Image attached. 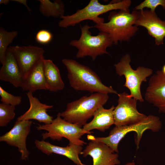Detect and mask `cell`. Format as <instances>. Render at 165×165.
<instances>
[{"instance_id":"6da1fadb","label":"cell","mask_w":165,"mask_h":165,"mask_svg":"<svg viewBox=\"0 0 165 165\" xmlns=\"http://www.w3.org/2000/svg\"><path fill=\"white\" fill-rule=\"evenodd\" d=\"M62 62L67 70L70 85L75 90L118 94L111 86L103 84L97 75L88 67L71 59L65 58Z\"/></svg>"},{"instance_id":"3957f363","label":"cell","mask_w":165,"mask_h":165,"mask_svg":"<svg viewBox=\"0 0 165 165\" xmlns=\"http://www.w3.org/2000/svg\"><path fill=\"white\" fill-rule=\"evenodd\" d=\"M162 123L159 117L153 115H149L141 121L130 125L121 127L115 126L106 137H96L90 134L87 138L90 141H95L104 143L116 153L118 152V145L121 140L128 133L134 131L136 134L135 143L137 149L143 134L147 130L153 132L159 131L162 127Z\"/></svg>"},{"instance_id":"484cf974","label":"cell","mask_w":165,"mask_h":165,"mask_svg":"<svg viewBox=\"0 0 165 165\" xmlns=\"http://www.w3.org/2000/svg\"><path fill=\"white\" fill-rule=\"evenodd\" d=\"M53 35L51 32L46 30H41L36 34L35 40L38 43L41 44H46L52 39Z\"/></svg>"},{"instance_id":"7402d4cb","label":"cell","mask_w":165,"mask_h":165,"mask_svg":"<svg viewBox=\"0 0 165 165\" xmlns=\"http://www.w3.org/2000/svg\"><path fill=\"white\" fill-rule=\"evenodd\" d=\"M16 31H8L0 28V62L2 64L5 62L8 46L17 35Z\"/></svg>"},{"instance_id":"9c48e42d","label":"cell","mask_w":165,"mask_h":165,"mask_svg":"<svg viewBox=\"0 0 165 165\" xmlns=\"http://www.w3.org/2000/svg\"><path fill=\"white\" fill-rule=\"evenodd\" d=\"M125 92L118 94V105L113 111L114 125L121 127L137 123L147 116L139 112L137 108V101L128 96Z\"/></svg>"},{"instance_id":"5b68a950","label":"cell","mask_w":165,"mask_h":165,"mask_svg":"<svg viewBox=\"0 0 165 165\" xmlns=\"http://www.w3.org/2000/svg\"><path fill=\"white\" fill-rule=\"evenodd\" d=\"M109 99L108 94L97 92L89 96H84L68 103L65 110L61 113L66 121L81 127L93 116L96 111L103 106Z\"/></svg>"},{"instance_id":"8fae6325","label":"cell","mask_w":165,"mask_h":165,"mask_svg":"<svg viewBox=\"0 0 165 165\" xmlns=\"http://www.w3.org/2000/svg\"><path fill=\"white\" fill-rule=\"evenodd\" d=\"M24 79L36 65L44 58L45 51L40 47L33 45L10 46Z\"/></svg>"},{"instance_id":"d6986e66","label":"cell","mask_w":165,"mask_h":165,"mask_svg":"<svg viewBox=\"0 0 165 165\" xmlns=\"http://www.w3.org/2000/svg\"><path fill=\"white\" fill-rule=\"evenodd\" d=\"M42 60L24 79L23 90L33 93L38 90H47L43 71V60Z\"/></svg>"},{"instance_id":"7c38bea8","label":"cell","mask_w":165,"mask_h":165,"mask_svg":"<svg viewBox=\"0 0 165 165\" xmlns=\"http://www.w3.org/2000/svg\"><path fill=\"white\" fill-rule=\"evenodd\" d=\"M145 100L165 113V75L158 70L151 75L145 94Z\"/></svg>"},{"instance_id":"603a6c76","label":"cell","mask_w":165,"mask_h":165,"mask_svg":"<svg viewBox=\"0 0 165 165\" xmlns=\"http://www.w3.org/2000/svg\"><path fill=\"white\" fill-rule=\"evenodd\" d=\"M15 106L2 103L0 104V126H6L15 117Z\"/></svg>"},{"instance_id":"5bb4252c","label":"cell","mask_w":165,"mask_h":165,"mask_svg":"<svg viewBox=\"0 0 165 165\" xmlns=\"http://www.w3.org/2000/svg\"><path fill=\"white\" fill-rule=\"evenodd\" d=\"M105 144L90 141L82 154L83 157L89 155L92 157L93 165H117L120 164L117 153Z\"/></svg>"},{"instance_id":"30bf717a","label":"cell","mask_w":165,"mask_h":165,"mask_svg":"<svg viewBox=\"0 0 165 165\" xmlns=\"http://www.w3.org/2000/svg\"><path fill=\"white\" fill-rule=\"evenodd\" d=\"M32 123L31 120H17L9 131L0 137V141L18 148L20 153V159L23 160L28 159L29 155L27 147L26 140Z\"/></svg>"},{"instance_id":"ba28073f","label":"cell","mask_w":165,"mask_h":165,"mask_svg":"<svg viewBox=\"0 0 165 165\" xmlns=\"http://www.w3.org/2000/svg\"><path fill=\"white\" fill-rule=\"evenodd\" d=\"M61 117V113L59 112L50 124H38L36 127L38 130L46 131L41 134L43 139L50 138L53 140L60 141L64 138L68 139L69 142L74 144L81 146L86 144L81 138L85 134H90L92 132L86 131L78 125L69 122Z\"/></svg>"},{"instance_id":"f1b7e54d","label":"cell","mask_w":165,"mask_h":165,"mask_svg":"<svg viewBox=\"0 0 165 165\" xmlns=\"http://www.w3.org/2000/svg\"><path fill=\"white\" fill-rule=\"evenodd\" d=\"M125 165H135V163L133 162H129L126 163Z\"/></svg>"},{"instance_id":"83f0119b","label":"cell","mask_w":165,"mask_h":165,"mask_svg":"<svg viewBox=\"0 0 165 165\" xmlns=\"http://www.w3.org/2000/svg\"><path fill=\"white\" fill-rule=\"evenodd\" d=\"M10 1L9 0H0V4L7 5L9 4Z\"/></svg>"},{"instance_id":"2e32d148","label":"cell","mask_w":165,"mask_h":165,"mask_svg":"<svg viewBox=\"0 0 165 165\" xmlns=\"http://www.w3.org/2000/svg\"><path fill=\"white\" fill-rule=\"evenodd\" d=\"M32 93L28 92L26 95L30 103L29 109L24 114L17 118V121L36 120L44 124H49L52 122L53 117L48 115V110L52 108L53 106L41 103L38 98L33 96Z\"/></svg>"},{"instance_id":"8992f818","label":"cell","mask_w":165,"mask_h":165,"mask_svg":"<svg viewBox=\"0 0 165 165\" xmlns=\"http://www.w3.org/2000/svg\"><path fill=\"white\" fill-rule=\"evenodd\" d=\"M94 28V26H90L87 24L81 26L79 38L70 42V45L78 50L76 55L77 58L89 56L94 61L99 56L109 54L107 49L113 44L112 40L108 34L102 32H100L97 35H92L90 30Z\"/></svg>"},{"instance_id":"d4e9b609","label":"cell","mask_w":165,"mask_h":165,"mask_svg":"<svg viewBox=\"0 0 165 165\" xmlns=\"http://www.w3.org/2000/svg\"><path fill=\"white\" fill-rule=\"evenodd\" d=\"M159 6L165 9V0H145L136 6L134 10L141 11L147 8L150 9L152 12H155L156 9Z\"/></svg>"},{"instance_id":"9a60e30c","label":"cell","mask_w":165,"mask_h":165,"mask_svg":"<svg viewBox=\"0 0 165 165\" xmlns=\"http://www.w3.org/2000/svg\"><path fill=\"white\" fill-rule=\"evenodd\" d=\"M35 143L36 147L43 153L47 155L52 153L61 155L66 157L77 165H86L83 164L79 157L82 154V146L69 142L68 145L62 147L52 145L44 140H35Z\"/></svg>"},{"instance_id":"ffe728a7","label":"cell","mask_w":165,"mask_h":165,"mask_svg":"<svg viewBox=\"0 0 165 165\" xmlns=\"http://www.w3.org/2000/svg\"><path fill=\"white\" fill-rule=\"evenodd\" d=\"M43 71L47 90L56 92L64 89V84L61 78L60 70L51 60H44Z\"/></svg>"},{"instance_id":"ac0fdd59","label":"cell","mask_w":165,"mask_h":165,"mask_svg":"<svg viewBox=\"0 0 165 165\" xmlns=\"http://www.w3.org/2000/svg\"><path fill=\"white\" fill-rule=\"evenodd\" d=\"M114 105L108 109H105L103 106L101 107L95 113L93 119L89 123L83 126V130L87 132L94 129H97L104 132L114 124L113 111Z\"/></svg>"},{"instance_id":"cb8c5ba5","label":"cell","mask_w":165,"mask_h":165,"mask_svg":"<svg viewBox=\"0 0 165 165\" xmlns=\"http://www.w3.org/2000/svg\"><path fill=\"white\" fill-rule=\"evenodd\" d=\"M1 101L2 103L15 106L21 102L22 97L20 96H15L6 91L0 86Z\"/></svg>"},{"instance_id":"277c9868","label":"cell","mask_w":165,"mask_h":165,"mask_svg":"<svg viewBox=\"0 0 165 165\" xmlns=\"http://www.w3.org/2000/svg\"><path fill=\"white\" fill-rule=\"evenodd\" d=\"M131 4L130 0L111 2L107 4H102L98 0H90L84 7L78 9L72 14L61 16L58 26L67 28L86 20H92L95 24L102 23L104 22V19L100 17V15L110 11L129 9Z\"/></svg>"},{"instance_id":"4fadbf2b","label":"cell","mask_w":165,"mask_h":165,"mask_svg":"<svg viewBox=\"0 0 165 165\" xmlns=\"http://www.w3.org/2000/svg\"><path fill=\"white\" fill-rule=\"evenodd\" d=\"M134 25L145 28L148 34L154 38L156 45L163 44L165 37V20H162L155 12H152L150 10L138 11Z\"/></svg>"},{"instance_id":"f546056e","label":"cell","mask_w":165,"mask_h":165,"mask_svg":"<svg viewBox=\"0 0 165 165\" xmlns=\"http://www.w3.org/2000/svg\"><path fill=\"white\" fill-rule=\"evenodd\" d=\"M162 71L163 73L165 75V64L163 66Z\"/></svg>"},{"instance_id":"52a82bcc","label":"cell","mask_w":165,"mask_h":165,"mask_svg":"<svg viewBox=\"0 0 165 165\" xmlns=\"http://www.w3.org/2000/svg\"><path fill=\"white\" fill-rule=\"evenodd\" d=\"M131 59L128 53L124 55L119 61L114 65L116 74L124 76L126 81L123 86L130 90V94L128 96L134 98L140 102L144 101L141 91V86L142 82L147 81V78L153 74L152 69L139 66L136 70L131 67Z\"/></svg>"},{"instance_id":"4316f807","label":"cell","mask_w":165,"mask_h":165,"mask_svg":"<svg viewBox=\"0 0 165 165\" xmlns=\"http://www.w3.org/2000/svg\"><path fill=\"white\" fill-rule=\"evenodd\" d=\"M11 1L17 2L24 5L26 7L28 11L31 12V9L27 4V1L26 0H12Z\"/></svg>"},{"instance_id":"e0dca14e","label":"cell","mask_w":165,"mask_h":165,"mask_svg":"<svg viewBox=\"0 0 165 165\" xmlns=\"http://www.w3.org/2000/svg\"><path fill=\"white\" fill-rule=\"evenodd\" d=\"M0 79L7 82L16 87H22L24 78L15 57L9 48L5 63L0 70Z\"/></svg>"},{"instance_id":"44dd1931","label":"cell","mask_w":165,"mask_h":165,"mask_svg":"<svg viewBox=\"0 0 165 165\" xmlns=\"http://www.w3.org/2000/svg\"><path fill=\"white\" fill-rule=\"evenodd\" d=\"M39 11L44 16L58 18L64 16V5L61 0H54L52 2L49 0H39Z\"/></svg>"},{"instance_id":"7a4b0ae2","label":"cell","mask_w":165,"mask_h":165,"mask_svg":"<svg viewBox=\"0 0 165 165\" xmlns=\"http://www.w3.org/2000/svg\"><path fill=\"white\" fill-rule=\"evenodd\" d=\"M138 12L134 10L130 13L129 9L112 11L108 16V22L95 24L94 27L108 34L114 44L129 41L139 30L134 25Z\"/></svg>"}]
</instances>
